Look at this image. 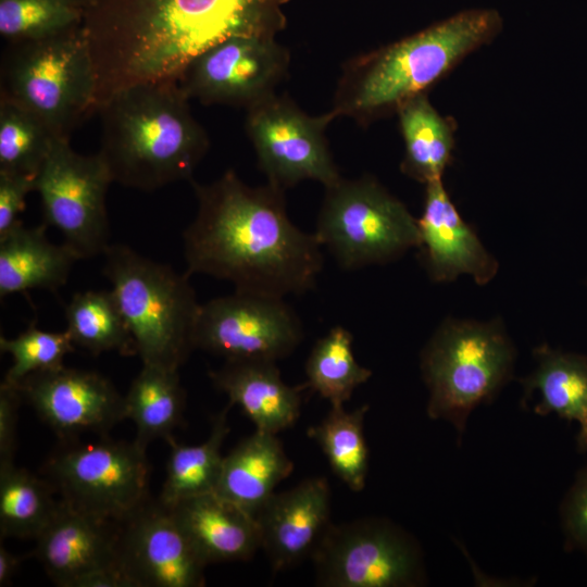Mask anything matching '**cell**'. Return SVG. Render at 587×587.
Wrapping results in <instances>:
<instances>
[{"label": "cell", "instance_id": "4fadbf2b", "mask_svg": "<svg viewBox=\"0 0 587 587\" xmlns=\"http://www.w3.org/2000/svg\"><path fill=\"white\" fill-rule=\"evenodd\" d=\"M303 337L302 322L285 298L235 290L200 304L193 342L225 360L277 362Z\"/></svg>", "mask_w": 587, "mask_h": 587}, {"label": "cell", "instance_id": "d6a6232c", "mask_svg": "<svg viewBox=\"0 0 587 587\" xmlns=\"http://www.w3.org/2000/svg\"><path fill=\"white\" fill-rule=\"evenodd\" d=\"M78 0H0V35L9 42L49 37L83 23Z\"/></svg>", "mask_w": 587, "mask_h": 587}, {"label": "cell", "instance_id": "4dcf8cb0", "mask_svg": "<svg viewBox=\"0 0 587 587\" xmlns=\"http://www.w3.org/2000/svg\"><path fill=\"white\" fill-rule=\"evenodd\" d=\"M369 405L348 412L344 405L330 407L326 417L308 429L325 454L333 473L352 491L365 486L369 450L364 437V420Z\"/></svg>", "mask_w": 587, "mask_h": 587}, {"label": "cell", "instance_id": "ac0fdd59", "mask_svg": "<svg viewBox=\"0 0 587 587\" xmlns=\"http://www.w3.org/2000/svg\"><path fill=\"white\" fill-rule=\"evenodd\" d=\"M424 205L417 218L421 259L434 282L471 276L478 285L489 283L498 272L497 260L463 220L450 199L442 179L425 185Z\"/></svg>", "mask_w": 587, "mask_h": 587}, {"label": "cell", "instance_id": "3957f363", "mask_svg": "<svg viewBox=\"0 0 587 587\" xmlns=\"http://www.w3.org/2000/svg\"><path fill=\"white\" fill-rule=\"evenodd\" d=\"M178 82L137 84L114 93L98 111L99 155L114 183L151 192L192 174L210 139Z\"/></svg>", "mask_w": 587, "mask_h": 587}, {"label": "cell", "instance_id": "277c9868", "mask_svg": "<svg viewBox=\"0 0 587 587\" xmlns=\"http://www.w3.org/2000/svg\"><path fill=\"white\" fill-rule=\"evenodd\" d=\"M494 10H469L385 47L349 59L330 111L361 126L396 113L499 33Z\"/></svg>", "mask_w": 587, "mask_h": 587}, {"label": "cell", "instance_id": "f35d334b", "mask_svg": "<svg viewBox=\"0 0 587 587\" xmlns=\"http://www.w3.org/2000/svg\"><path fill=\"white\" fill-rule=\"evenodd\" d=\"M83 5L84 8L91 1V0H78Z\"/></svg>", "mask_w": 587, "mask_h": 587}, {"label": "cell", "instance_id": "8992f818", "mask_svg": "<svg viewBox=\"0 0 587 587\" xmlns=\"http://www.w3.org/2000/svg\"><path fill=\"white\" fill-rule=\"evenodd\" d=\"M97 79L83 25L62 33L9 42L1 57L0 98L37 116L58 138L93 112Z\"/></svg>", "mask_w": 587, "mask_h": 587}, {"label": "cell", "instance_id": "7402d4cb", "mask_svg": "<svg viewBox=\"0 0 587 587\" xmlns=\"http://www.w3.org/2000/svg\"><path fill=\"white\" fill-rule=\"evenodd\" d=\"M292 471L294 463L277 436L255 429L224 455L214 492L255 517Z\"/></svg>", "mask_w": 587, "mask_h": 587}, {"label": "cell", "instance_id": "cb8c5ba5", "mask_svg": "<svg viewBox=\"0 0 587 587\" xmlns=\"http://www.w3.org/2000/svg\"><path fill=\"white\" fill-rule=\"evenodd\" d=\"M47 225H22L0 238V297L32 289L57 291L65 285L78 259L62 242L46 235Z\"/></svg>", "mask_w": 587, "mask_h": 587}, {"label": "cell", "instance_id": "484cf974", "mask_svg": "<svg viewBox=\"0 0 587 587\" xmlns=\"http://www.w3.org/2000/svg\"><path fill=\"white\" fill-rule=\"evenodd\" d=\"M125 398V419L136 426V441L143 448L154 439H171L180 424L185 391L178 370L142 364Z\"/></svg>", "mask_w": 587, "mask_h": 587}, {"label": "cell", "instance_id": "7c38bea8", "mask_svg": "<svg viewBox=\"0 0 587 587\" xmlns=\"http://www.w3.org/2000/svg\"><path fill=\"white\" fill-rule=\"evenodd\" d=\"M336 118L303 111L289 96L273 93L247 109L245 129L267 183L287 190L304 180L327 187L341 177L326 137Z\"/></svg>", "mask_w": 587, "mask_h": 587}, {"label": "cell", "instance_id": "d6986e66", "mask_svg": "<svg viewBox=\"0 0 587 587\" xmlns=\"http://www.w3.org/2000/svg\"><path fill=\"white\" fill-rule=\"evenodd\" d=\"M330 496L324 477H311L292 489L274 492L255 514L261 549L273 573L311 558L332 523Z\"/></svg>", "mask_w": 587, "mask_h": 587}, {"label": "cell", "instance_id": "ffe728a7", "mask_svg": "<svg viewBox=\"0 0 587 587\" xmlns=\"http://www.w3.org/2000/svg\"><path fill=\"white\" fill-rule=\"evenodd\" d=\"M168 509L205 565L247 561L261 549L255 517L214 491L183 499Z\"/></svg>", "mask_w": 587, "mask_h": 587}, {"label": "cell", "instance_id": "5bb4252c", "mask_svg": "<svg viewBox=\"0 0 587 587\" xmlns=\"http://www.w3.org/2000/svg\"><path fill=\"white\" fill-rule=\"evenodd\" d=\"M290 53L276 37L236 36L195 58L178 84L189 99L246 110L276 92Z\"/></svg>", "mask_w": 587, "mask_h": 587}, {"label": "cell", "instance_id": "52a82bcc", "mask_svg": "<svg viewBox=\"0 0 587 587\" xmlns=\"http://www.w3.org/2000/svg\"><path fill=\"white\" fill-rule=\"evenodd\" d=\"M514 360L501 321H444L421 353L427 415L448 421L462 436L471 412L512 378Z\"/></svg>", "mask_w": 587, "mask_h": 587}, {"label": "cell", "instance_id": "603a6c76", "mask_svg": "<svg viewBox=\"0 0 587 587\" xmlns=\"http://www.w3.org/2000/svg\"><path fill=\"white\" fill-rule=\"evenodd\" d=\"M536 367L521 380L526 401L538 392L534 412L555 413L560 419L577 422V450L587 451V357L564 352L544 344L535 348Z\"/></svg>", "mask_w": 587, "mask_h": 587}, {"label": "cell", "instance_id": "1f68e13d", "mask_svg": "<svg viewBox=\"0 0 587 587\" xmlns=\"http://www.w3.org/2000/svg\"><path fill=\"white\" fill-rule=\"evenodd\" d=\"M55 138L33 113L0 98V172L38 176Z\"/></svg>", "mask_w": 587, "mask_h": 587}, {"label": "cell", "instance_id": "8fae6325", "mask_svg": "<svg viewBox=\"0 0 587 587\" xmlns=\"http://www.w3.org/2000/svg\"><path fill=\"white\" fill-rule=\"evenodd\" d=\"M113 183L99 153L84 155L55 138L36 180L43 221L78 259L103 254L110 243L105 198Z\"/></svg>", "mask_w": 587, "mask_h": 587}, {"label": "cell", "instance_id": "4316f807", "mask_svg": "<svg viewBox=\"0 0 587 587\" xmlns=\"http://www.w3.org/2000/svg\"><path fill=\"white\" fill-rule=\"evenodd\" d=\"M232 407L228 402L212 419L210 435L202 444L182 445L173 437L167 440L171 452L158 499L163 505L168 508L183 499L215 491L224 458L221 448L229 433L227 414Z\"/></svg>", "mask_w": 587, "mask_h": 587}, {"label": "cell", "instance_id": "44dd1931", "mask_svg": "<svg viewBox=\"0 0 587 587\" xmlns=\"http://www.w3.org/2000/svg\"><path fill=\"white\" fill-rule=\"evenodd\" d=\"M276 361L261 359L225 360L209 372L216 389L232 405H238L257 430L277 435L299 419L302 385L289 386L280 376Z\"/></svg>", "mask_w": 587, "mask_h": 587}, {"label": "cell", "instance_id": "6da1fadb", "mask_svg": "<svg viewBox=\"0 0 587 587\" xmlns=\"http://www.w3.org/2000/svg\"><path fill=\"white\" fill-rule=\"evenodd\" d=\"M291 0H91L83 28L98 108L127 87L178 82L188 64L236 36L277 37Z\"/></svg>", "mask_w": 587, "mask_h": 587}, {"label": "cell", "instance_id": "30bf717a", "mask_svg": "<svg viewBox=\"0 0 587 587\" xmlns=\"http://www.w3.org/2000/svg\"><path fill=\"white\" fill-rule=\"evenodd\" d=\"M311 559L316 585L324 587H415L426 580L417 541L383 517L330 523Z\"/></svg>", "mask_w": 587, "mask_h": 587}, {"label": "cell", "instance_id": "e575fe53", "mask_svg": "<svg viewBox=\"0 0 587 587\" xmlns=\"http://www.w3.org/2000/svg\"><path fill=\"white\" fill-rule=\"evenodd\" d=\"M566 549H579L587 555V467L580 469L561 504Z\"/></svg>", "mask_w": 587, "mask_h": 587}, {"label": "cell", "instance_id": "ba28073f", "mask_svg": "<svg viewBox=\"0 0 587 587\" xmlns=\"http://www.w3.org/2000/svg\"><path fill=\"white\" fill-rule=\"evenodd\" d=\"M325 193L313 232L337 264L355 271L419 248L417 218L375 177H340Z\"/></svg>", "mask_w": 587, "mask_h": 587}, {"label": "cell", "instance_id": "7a4b0ae2", "mask_svg": "<svg viewBox=\"0 0 587 587\" xmlns=\"http://www.w3.org/2000/svg\"><path fill=\"white\" fill-rule=\"evenodd\" d=\"M190 184L197 213L183 234L188 275L282 298L315 287L323 247L290 220L285 190L268 183L250 186L234 170L208 184Z\"/></svg>", "mask_w": 587, "mask_h": 587}, {"label": "cell", "instance_id": "83f0119b", "mask_svg": "<svg viewBox=\"0 0 587 587\" xmlns=\"http://www.w3.org/2000/svg\"><path fill=\"white\" fill-rule=\"evenodd\" d=\"M53 486L13 463L0 465L1 539H37L53 517Z\"/></svg>", "mask_w": 587, "mask_h": 587}, {"label": "cell", "instance_id": "74e56055", "mask_svg": "<svg viewBox=\"0 0 587 587\" xmlns=\"http://www.w3.org/2000/svg\"><path fill=\"white\" fill-rule=\"evenodd\" d=\"M23 561V555L13 554L0 546V586H7Z\"/></svg>", "mask_w": 587, "mask_h": 587}, {"label": "cell", "instance_id": "8d00e7d4", "mask_svg": "<svg viewBox=\"0 0 587 587\" xmlns=\"http://www.w3.org/2000/svg\"><path fill=\"white\" fill-rule=\"evenodd\" d=\"M21 401L17 389L2 382L0 386V465L14 462L17 409Z\"/></svg>", "mask_w": 587, "mask_h": 587}, {"label": "cell", "instance_id": "2e32d148", "mask_svg": "<svg viewBox=\"0 0 587 587\" xmlns=\"http://www.w3.org/2000/svg\"><path fill=\"white\" fill-rule=\"evenodd\" d=\"M118 553L133 587H201L205 564L168 508L149 499L118 523Z\"/></svg>", "mask_w": 587, "mask_h": 587}, {"label": "cell", "instance_id": "d590c367", "mask_svg": "<svg viewBox=\"0 0 587 587\" xmlns=\"http://www.w3.org/2000/svg\"><path fill=\"white\" fill-rule=\"evenodd\" d=\"M37 176L0 172V238L22 225L20 214L26 196L35 190Z\"/></svg>", "mask_w": 587, "mask_h": 587}, {"label": "cell", "instance_id": "e0dca14e", "mask_svg": "<svg viewBox=\"0 0 587 587\" xmlns=\"http://www.w3.org/2000/svg\"><path fill=\"white\" fill-rule=\"evenodd\" d=\"M15 388L61 441L82 433L105 436L125 419V398L103 375L64 365L37 372Z\"/></svg>", "mask_w": 587, "mask_h": 587}, {"label": "cell", "instance_id": "9c48e42d", "mask_svg": "<svg viewBox=\"0 0 587 587\" xmlns=\"http://www.w3.org/2000/svg\"><path fill=\"white\" fill-rule=\"evenodd\" d=\"M146 448L102 436L96 442L62 441L42 467L45 478L72 508L120 523L150 498Z\"/></svg>", "mask_w": 587, "mask_h": 587}, {"label": "cell", "instance_id": "f1b7e54d", "mask_svg": "<svg viewBox=\"0 0 587 587\" xmlns=\"http://www.w3.org/2000/svg\"><path fill=\"white\" fill-rule=\"evenodd\" d=\"M66 332L74 345L93 355L137 354L136 345L111 290L76 292L65 307Z\"/></svg>", "mask_w": 587, "mask_h": 587}, {"label": "cell", "instance_id": "d4e9b609", "mask_svg": "<svg viewBox=\"0 0 587 587\" xmlns=\"http://www.w3.org/2000/svg\"><path fill=\"white\" fill-rule=\"evenodd\" d=\"M396 113L404 143L401 171L425 185L442 179L454 146L449 120L435 109L426 93L409 99Z\"/></svg>", "mask_w": 587, "mask_h": 587}, {"label": "cell", "instance_id": "f546056e", "mask_svg": "<svg viewBox=\"0 0 587 587\" xmlns=\"http://www.w3.org/2000/svg\"><path fill=\"white\" fill-rule=\"evenodd\" d=\"M352 341L346 327L334 326L315 341L305 361L302 387L317 392L330 407L344 405L372 376V371L355 360Z\"/></svg>", "mask_w": 587, "mask_h": 587}, {"label": "cell", "instance_id": "9a60e30c", "mask_svg": "<svg viewBox=\"0 0 587 587\" xmlns=\"http://www.w3.org/2000/svg\"><path fill=\"white\" fill-rule=\"evenodd\" d=\"M35 557L60 587H133L118 553V523L80 512L61 499L36 539Z\"/></svg>", "mask_w": 587, "mask_h": 587}, {"label": "cell", "instance_id": "836d02e7", "mask_svg": "<svg viewBox=\"0 0 587 587\" xmlns=\"http://www.w3.org/2000/svg\"><path fill=\"white\" fill-rule=\"evenodd\" d=\"M0 350L12 358L3 383L15 387L30 374L63 366L64 358L75 350L66 330L47 332L30 324L14 338H0Z\"/></svg>", "mask_w": 587, "mask_h": 587}, {"label": "cell", "instance_id": "5b68a950", "mask_svg": "<svg viewBox=\"0 0 587 587\" xmlns=\"http://www.w3.org/2000/svg\"><path fill=\"white\" fill-rule=\"evenodd\" d=\"M103 255V274L142 364L179 370L195 349L201 304L189 275L122 243H111Z\"/></svg>", "mask_w": 587, "mask_h": 587}]
</instances>
